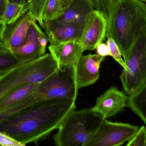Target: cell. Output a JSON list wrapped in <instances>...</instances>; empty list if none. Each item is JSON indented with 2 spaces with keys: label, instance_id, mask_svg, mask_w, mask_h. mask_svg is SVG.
I'll use <instances>...</instances> for the list:
<instances>
[{
  "label": "cell",
  "instance_id": "cell-5",
  "mask_svg": "<svg viewBox=\"0 0 146 146\" xmlns=\"http://www.w3.org/2000/svg\"><path fill=\"white\" fill-rule=\"evenodd\" d=\"M57 69V64L50 53L14 67L0 75V99L21 85L42 82Z\"/></svg>",
  "mask_w": 146,
  "mask_h": 146
},
{
  "label": "cell",
  "instance_id": "cell-29",
  "mask_svg": "<svg viewBox=\"0 0 146 146\" xmlns=\"http://www.w3.org/2000/svg\"><path fill=\"white\" fill-rule=\"evenodd\" d=\"M7 25L1 21H0V41L2 42L3 33L7 27Z\"/></svg>",
  "mask_w": 146,
  "mask_h": 146
},
{
  "label": "cell",
  "instance_id": "cell-18",
  "mask_svg": "<svg viewBox=\"0 0 146 146\" xmlns=\"http://www.w3.org/2000/svg\"><path fill=\"white\" fill-rule=\"evenodd\" d=\"M65 13L62 0H46L42 10L41 18L44 22L56 20Z\"/></svg>",
  "mask_w": 146,
  "mask_h": 146
},
{
  "label": "cell",
  "instance_id": "cell-16",
  "mask_svg": "<svg viewBox=\"0 0 146 146\" xmlns=\"http://www.w3.org/2000/svg\"><path fill=\"white\" fill-rule=\"evenodd\" d=\"M39 83L21 85L8 92L0 99V113L15 107L26 100L35 91Z\"/></svg>",
  "mask_w": 146,
  "mask_h": 146
},
{
  "label": "cell",
  "instance_id": "cell-11",
  "mask_svg": "<svg viewBox=\"0 0 146 146\" xmlns=\"http://www.w3.org/2000/svg\"><path fill=\"white\" fill-rule=\"evenodd\" d=\"M48 49L59 70L74 69L84 51L79 40H72L57 45H50Z\"/></svg>",
  "mask_w": 146,
  "mask_h": 146
},
{
  "label": "cell",
  "instance_id": "cell-9",
  "mask_svg": "<svg viewBox=\"0 0 146 146\" xmlns=\"http://www.w3.org/2000/svg\"><path fill=\"white\" fill-rule=\"evenodd\" d=\"M129 97L117 87L111 86L97 98L93 110L104 119L116 115L124 111L127 105Z\"/></svg>",
  "mask_w": 146,
  "mask_h": 146
},
{
  "label": "cell",
  "instance_id": "cell-21",
  "mask_svg": "<svg viewBox=\"0 0 146 146\" xmlns=\"http://www.w3.org/2000/svg\"><path fill=\"white\" fill-rule=\"evenodd\" d=\"M46 0H30L28 13L35 21H38L41 27L44 28V22L41 18L42 10Z\"/></svg>",
  "mask_w": 146,
  "mask_h": 146
},
{
  "label": "cell",
  "instance_id": "cell-32",
  "mask_svg": "<svg viewBox=\"0 0 146 146\" xmlns=\"http://www.w3.org/2000/svg\"><path fill=\"white\" fill-rule=\"evenodd\" d=\"M62 1L63 7H64V8H66L70 5L73 0H62Z\"/></svg>",
  "mask_w": 146,
  "mask_h": 146
},
{
  "label": "cell",
  "instance_id": "cell-20",
  "mask_svg": "<svg viewBox=\"0 0 146 146\" xmlns=\"http://www.w3.org/2000/svg\"><path fill=\"white\" fill-rule=\"evenodd\" d=\"M20 64L21 62L12 53L0 51V75Z\"/></svg>",
  "mask_w": 146,
  "mask_h": 146
},
{
  "label": "cell",
  "instance_id": "cell-10",
  "mask_svg": "<svg viewBox=\"0 0 146 146\" xmlns=\"http://www.w3.org/2000/svg\"><path fill=\"white\" fill-rule=\"evenodd\" d=\"M104 57L98 54L82 55L73 69L78 89L94 84L99 79L100 68Z\"/></svg>",
  "mask_w": 146,
  "mask_h": 146
},
{
  "label": "cell",
  "instance_id": "cell-25",
  "mask_svg": "<svg viewBox=\"0 0 146 146\" xmlns=\"http://www.w3.org/2000/svg\"><path fill=\"white\" fill-rule=\"evenodd\" d=\"M0 145L2 146H25L26 145L0 131Z\"/></svg>",
  "mask_w": 146,
  "mask_h": 146
},
{
  "label": "cell",
  "instance_id": "cell-31",
  "mask_svg": "<svg viewBox=\"0 0 146 146\" xmlns=\"http://www.w3.org/2000/svg\"><path fill=\"white\" fill-rule=\"evenodd\" d=\"M0 51L11 53L10 50L6 46V45L3 42H1V41H0Z\"/></svg>",
  "mask_w": 146,
  "mask_h": 146
},
{
  "label": "cell",
  "instance_id": "cell-12",
  "mask_svg": "<svg viewBox=\"0 0 146 146\" xmlns=\"http://www.w3.org/2000/svg\"><path fill=\"white\" fill-rule=\"evenodd\" d=\"M83 27L73 23H59L55 21L44 22L43 29L50 45H57L72 40H79Z\"/></svg>",
  "mask_w": 146,
  "mask_h": 146
},
{
  "label": "cell",
  "instance_id": "cell-14",
  "mask_svg": "<svg viewBox=\"0 0 146 146\" xmlns=\"http://www.w3.org/2000/svg\"><path fill=\"white\" fill-rule=\"evenodd\" d=\"M40 29L36 21H33L28 29L27 41L26 44L20 48L11 50V53L21 63L31 61L43 55L38 39Z\"/></svg>",
  "mask_w": 146,
  "mask_h": 146
},
{
  "label": "cell",
  "instance_id": "cell-22",
  "mask_svg": "<svg viewBox=\"0 0 146 146\" xmlns=\"http://www.w3.org/2000/svg\"><path fill=\"white\" fill-rule=\"evenodd\" d=\"M94 9L103 14L108 19L114 0H88Z\"/></svg>",
  "mask_w": 146,
  "mask_h": 146
},
{
  "label": "cell",
  "instance_id": "cell-8",
  "mask_svg": "<svg viewBox=\"0 0 146 146\" xmlns=\"http://www.w3.org/2000/svg\"><path fill=\"white\" fill-rule=\"evenodd\" d=\"M107 21L103 14L94 9L85 21L79 39L84 51H94L106 37Z\"/></svg>",
  "mask_w": 146,
  "mask_h": 146
},
{
  "label": "cell",
  "instance_id": "cell-33",
  "mask_svg": "<svg viewBox=\"0 0 146 146\" xmlns=\"http://www.w3.org/2000/svg\"><path fill=\"white\" fill-rule=\"evenodd\" d=\"M141 1H143L145 2L146 3V0H141Z\"/></svg>",
  "mask_w": 146,
  "mask_h": 146
},
{
  "label": "cell",
  "instance_id": "cell-17",
  "mask_svg": "<svg viewBox=\"0 0 146 146\" xmlns=\"http://www.w3.org/2000/svg\"><path fill=\"white\" fill-rule=\"evenodd\" d=\"M127 106L146 124V83L129 96Z\"/></svg>",
  "mask_w": 146,
  "mask_h": 146
},
{
  "label": "cell",
  "instance_id": "cell-30",
  "mask_svg": "<svg viewBox=\"0 0 146 146\" xmlns=\"http://www.w3.org/2000/svg\"><path fill=\"white\" fill-rule=\"evenodd\" d=\"M8 1L13 3L21 4V5L29 4V2H30V0H8Z\"/></svg>",
  "mask_w": 146,
  "mask_h": 146
},
{
  "label": "cell",
  "instance_id": "cell-2",
  "mask_svg": "<svg viewBox=\"0 0 146 146\" xmlns=\"http://www.w3.org/2000/svg\"><path fill=\"white\" fill-rule=\"evenodd\" d=\"M107 21L106 37L114 39L126 58L137 38L146 29V3L114 0Z\"/></svg>",
  "mask_w": 146,
  "mask_h": 146
},
{
  "label": "cell",
  "instance_id": "cell-28",
  "mask_svg": "<svg viewBox=\"0 0 146 146\" xmlns=\"http://www.w3.org/2000/svg\"><path fill=\"white\" fill-rule=\"evenodd\" d=\"M7 0H0V21H2L3 17L5 11Z\"/></svg>",
  "mask_w": 146,
  "mask_h": 146
},
{
  "label": "cell",
  "instance_id": "cell-24",
  "mask_svg": "<svg viewBox=\"0 0 146 146\" xmlns=\"http://www.w3.org/2000/svg\"><path fill=\"white\" fill-rule=\"evenodd\" d=\"M127 146H146V124L138 129L135 135L128 141Z\"/></svg>",
  "mask_w": 146,
  "mask_h": 146
},
{
  "label": "cell",
  "instance_id": "cell-7",
  "mask_svg": "<svg viewBox=\"0 0 146 146\" xmlns=\"http://www.w3.org/2000/svg\"><path fill=\"white\" fill-rule=\"evenodd\" d=\"M139 129L137 126L104 119L87 146H119L129 141Z\"/></svg>",
  "mask_w": 146,
  "mask_h": 146
},
{
  "label": "cell",
  "instance_id": "cell-23",
  "mask_svg": "<svg viewBox=\"0 0 146 146\" xmlns=\"http://www.w3.org/2000/svg\"><path fill=\"white\" fill-rule=\"evenodd\" d=\"M110 51L111 56L112 57L123 69L126 68V65L122 58V54L116 43L111 38H108L106 42Z\"/></svg>",
  "mask_w": 146,
  "mask_h": 146
},
{
  "label": "cell",
  "instance_id": "cell-6",
  "mask_svg": "<svg viewBox=\"0 0 146 146\" xmlns=\"http://www.w3.org/2000/svg\"><path fill=\"white\" fill-rule=\"evenodd\" d=\"M124 61L126 68L119 77L123 90L130 96L146 83V29L139 35Z\"/></svg>",
  "mask_w": 146,
  "mask_h": 146
},
{
  "label": "cell",
  "instance_id": "cell-15",
  "mask_svg": "<svg viewBox=\"0 0 146 146\" xmlns=\"http://www.w3.org/2000/svg\"><path fill=\"white\" fill-rule=\"evenodd\" d=\"M94 9L88 0H73L65 8V13L58 19L59 23H73L83 27L86 20Z\"/></svg>",
  "mask_w": 146,
  "mask_h": 146
},
{
  "label": "cell",
  "instance_id": "cell-19",
  "mask_svg": "<svg viewBox=\"0 0 146 146\" xmlns=\"http://www.w3.org/2000/svg\"><path fill=\"white\" fill-rule=\"evenodd\" d=\"M29 8V4H16L10 2L7 0L2 21L7 25L14 23L23 15L27 13Z\"/></svg>",
  "mask_w": 146,
  "mask_h": 146
},
{
  "label": "cell",
  "instance_id": "cell-1",
  "mask_svg": "<svg viewBox=\"0 0 146 146\" xmlns=\"http://www.w3.org/2000/svg\"><path fill=\"white\" fill-rule=\"evenodd\" d=\"M76 108L75 101L48 99L36 103L0 122V131L25 143H36L58 129Z\"/></svg>",
  "mask_w": 146,
  "mask_h": 146
},
{
  "label": "cell",
  "instance_id": "cell-13",
  "mask_svg": "<svg viewBox=\"0 0 146 146\" xmlns=\"http://www.w3.org/2000/svg\"><path fill=\"white\" fill-rule=\"evenodd\" d=\"M34 21L27 13L19 19L7 25L3 33L2 42L10 50L17 49L26 44L31 23Z\"/></svg>",
  "mask_w": 146,
  "mask_h": 146
},
{
  "label": "cell",
  "instance_id": "cell-3",
  "mask_svg": "<svg viewBox=\"0 0 146 146\" xmlns=\"http://www.w3.org/2000/svg\"><path fill=\"white\" fill-rule=\"evenodd\" d=\"M104 119L92 108L74 110L65 117L53 136L55 145L87 146Z\"/></svg>",
  "mask_w": 146,
  "mask_h": 146
},
{
  "label": "cell",
  "instance_id": "cell-4",
  "mask_svg": "<svg viewBox=\"0 0 146 146\" xmlns=\"http://www.w3.org/2000/svg\"><path fill=\"white\" fill-rule=\"evenodd\" d=\"M78 88L73 68L55 72L40 82L35 91L21 103L0 113V122L36 103L54 99L76 100Z\"/></svg>",
  "mask_w": 146,
  "mask_h": 146
},
{
  "label": "cell",
  "instance_id": "cell-27",
  "mask_svg": "<svg viewBox=\"0 0 146 146\" xmlns=\"http://www.w3.org/2000/svg\"><path fill=\"white\" fill-rule=\"evenodd\" d=\"M96 49L98 55L104 57L108 56H111L110 51L107 43H100L97 46Z\"/></svg>",
  "mask_w": 146,
  "mask_h": 146
},
{
  "label": "cell",
  "instance_id": "cell-26",
  "mask_svg": "<svg viewBox=\"0 0 146 146\" xmlns=\"http://www.w3.org/2000/svg\"><path fill=\"white\" fill-rule=\"evenodd\" d=\"M38 39H39V44L40 48L43 55L46 54V47L47 44L49 42L48 37L42 31L41 29H40L38 35Z\"/></svg>",
  "mask_w": 146,
  "mask_h": 146
}]
</instances>
